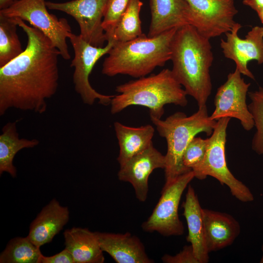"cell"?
<instances>
[{
    "mask_svg": "<svg viewBox=\"0 0 263 263\" xmlns=\"http://www.w3.org/2000/svg\"><path fill=\"white\" fill-rule=\"evenodd\" d=\"M65 248L73 256L74 263H103L105 258L95 232L74 227L63 233Z\"/></svg>",
    "mask_w": 263,
    "mask_h": 263,
    "instance_id": "ffe728a7",
    "label": "cell"
},
{
    "mask_svg": "<svg viewBox=\"0 0 263 263\" xmlns=\"http://www.w3.org/2000/svg\"><path fill=\"white\" fill-rule=\"evenodd\" d=\"M177 28L154 37L143 34L133 40L114 42L102 64V73L108 76H147L171 59V44Z\"/></svg>",
    "mask_w": 263,
    "mask_h": 263,
    "instance_id": "3957f363",
    "label": "cell"
},
{
    "mask_svg": "<svg viewBox=\"0 0 263 263\" xmlns=\"http://www.w3.org/2000/svg\"><path fill=\"white\" fill-rule=\"evenodd\" d=\"M40 247L28 238L15 237L11 239L0 254V263H41Z\"/></svg>",
    "mask_w": 263,
    "mask_h": 263,
    "instance_id": "cb8c5ba5",
    "label": "cell"
},
{
    "mask_svg": "<svg viewBox=\"0 0 263 263\" xmlns=\"http://www.w3.org/2000/svg\"><path fill=\"white\" fill-rule=\"evenodd\" d=\"M150 120L167 144L165 155V187L179 176L191 170L183 164V156L186 149L197 134L204 132L210 136L217 121L210 118L207 106L198 108L197 112L189 116L177 112L164 120L150 118Z\"/></svg>",
    "mask_w": 263,
    "mask_h": 263,
    "instance_id": "5b68a950",
    "label": "cell"
},
{
    "mask_svg": "<svg viewBox=\"0 0 263 263\" xmlns=\"http://www.w3.org/2000/svg\"><path fill=\"white\" fill-rule=\"evenodd\" d=\"M230 119L224 117L217 121L212 134L207 138L205 158L192 171L195 178L199 180H204L207 176L215 178L222 185H225L236 199L243 202H249L254 200L253 194L246 185L232 174L227 165L226 130Z\"/></svg>",
    "mask_w": 263,
    "mask_h": 263,
    "instance_id": "8992f818",
    "label": "cell"
},
{
    "mask_svg": "<svg viewBox=\"0 0 263 263\" xmlns=\"http://www.w3.org/2000/svg\"><path fill=\"white\" fill-rule=\"evenodd\" d=\"M161 260L164 263H199L191 244L184 246L180 252L174 256L165 254Z\"/></svg>",
    "mask_w": 263,
    "mask_h": 263,
    "instance_id": "f1b7e54d",
    "label": "cell"
},
{
    "mask_svg": "<svg viewBox=\"0 0 263 263\" xmlns=\"http://www.w3.org/2000/svg\"><path fill=\"white\" fill-rule=\"evenodd\" d=\"M241 75L236 68L228 75L226 81L217 89L214 100L215 109L209 116L216 121L224 117L235 118L244 130L249 131L254 127L246 103L250 83H246Z\"/></svg>",
    "mask_w": 263,
    "mask_h": 263,
    "instance_id": "30bf717a",
    "label": "cell"
},
{
    "mask_svg": "<svg viewBox=\"0 0 263 263\" xmlns=\"http://www.w3.org/2000/svg\"><path fill=\"white\" fill-rule=\"evenodd\" d=\"M45 0H15L8 8L0 10V14L19 18L29 22L49 38L58 49L60 56L69 60L71 55L66 40L72 33L65 18L58 19L48 11Z\"/></svg>",
    "mask_w": 263,
    "mask_h": 263,
    "instance_id": "52a82bcc",
    "label": "cell"
},
{
    "mask_svg": "<svg viewBox=\"0 0 263 263\" xmlns=\"http://www.w3.org/2000/svg\"><path fill=\"white\" fill-rule=\"evenodd\" d=\"M113 126L119 148L117 160L120 166L152 144L155 130L151 125L132 127L116 121Z\"/></svg>",
    "mask_w": 263,
    "mask_h": 263,
    "instance_id": "44dd1931",
    "label": "cell"
},
{
    "mask_svg": "<svg viewBox=\"0 0 263 263\" xmlns=\"http://www.w3.org/2000/svg\"><path fill=\"white\" fill-rule=\"evenodd\" d=\"M69 217L68 208L53 199L32 222L27 237L36 246L40 247L52 241L68 223Z\"/></svg>",
    "mask_w": 263,
    "mask_h": 263,
    "instance_id": "e0dca14e",
    "label": "cell"
},
{
    "mask_svg": "<svg viewBox=\"0 0 263 263\" xmlns=\"http://www.w3.org/2000/svg\"><path fill=\"white\" fill-rule=\"evenodd\" d=\"M16 19L0 14V68L24 51L17 33Z\"/></svg>",
    "mask_w": 263,
    "mask_h": 263,
    "instance_id": "d4e9b609",
    "label": "cell"
},
{
    "mask_svg": "<svg viewBox=\"0 0 263 263\" xmlns=\"http://www.w3.org/2000/svg\"><path fill=\"white\" fill-rule=\"evenodd\" d=\"M151 20L149 37L186 24L193 25L194 16L185 0H150Z\"/></svg>",
    "mask_w": 263,
    "mask_h": 263,
    "instance_id": "9a60e30c",
    "label": "cell"
},
{
    "mask_svg": "<svg viewBox=\"0 0 263 263\" xmlns=\"http://www.w3.org/2000/svg\"><path fill=\"white\" fill-rule=\"evenodd\" d=\"M185 199L182 206L188 229L186 239L191 245L199 263H207L209 261V252L205 241L202 208L194 188L190 185L188 187Z\"/></svg>",
    "mask_w": 263,
    "mask_h": 263,
    "instance_id": "d6986e66",
    "label": "cell"
},
{
    "mask_svg": "<svg viewBox=\"0 0 263 263\" xmlns=\"http://www.w3.org/2000/svg\"><path fill=\"white\" fill-rule=\"evenodd\" d=\"M251 102L248 105L256 128V132L252 138V150L263 156V88L248 92Z\"/></svg>",
    "mask_w": 263,
    "mask_h": 263,
    "instance_id": "484cf974",
    "label": "cell"
},
{
    "mask_svg": "<svg viewBox=\"0 0 263 263\" xmlns=\"http://www.w3.org/2000/svg\"><path fill=\"white\" fill-rule=\"evenodd\" d=\"M207 138L195 137L186 149L183 156L184 166L194 170L203 162L207 150Z\"/></svg>",
    "mask_w": 263,
    "mask_h": 263,
    "instance_id": "4316f807",
    "label": "cell"
},
{
    "mask_svg": "<svg viewBox=\"0 0 263 263\" xmlns=\"http://www.w3.org/2000/svg\"><path fill=\"white\" fill-rule=\"evenodd\" d=\"M108 0H72L56 2L46 1L50 10L61 11L78 23L80 37L91 45L102 47L107 41L102 21Z\"/></svg>",
    "mask_w": 263,
    "mask_h": 263,
    "instance_id": "8fae6325",
    "label": "cell"
},
{
    "mask_svg": "<svg viewBox=\"0 0 263 263\" xmlns=\"http://www.w3.org/2000/svg\"><path fill=\"white\" fill-rule=\"evenodd\" d=\"M15 0H0V10L9 7Z\"/></svg>",
    "mask_w": 263,
    "mask_h": 263,
    "instance_id": "1f68e13d",
    "label": "cell"
},
{
    "mask_svg": "<svg viewBox=\"0 0 263 263\" xmlns=\"http://www.w3.org/2000/svg\"><path fill=\"white\" fill-rule=\"evenodd\" d=\"M115 91L119 94L111 100L113 114L131 106H141L149 110L150 118L161 119L165 105L188 104L186 92L169 69L119 85Z\"/></svg>",
    "mask_w": 263,
    "mask_h": 263,
    "instance_id": "277c9868",
    "label": "cell"
},
{
    "mask_svg": "<svg viewBox=\"0 0 263 263\" xmlns=\"http://www.w3.org/2000/svg\"><path fill=\"white\" fill-rule=\"evenodd\" d=\"M194 178V173L190 170L163 187L161 197L151 214L142 224L144 231H156L164 236L184 234V226L178 214L179 205L183 193Z\"/></svg>",
    "mask_w": 263,
    "mask_h": 263,
    "instance_id": "9c48e42d",
    "label": "cell"
},
{
    "mask_svg": "<svg viewBox=\"0 0 263 263\" xmlns=\"http://www.w3.org/2000/svg\"><path fill=\"white\" fill-rule=\"evenodd\" d=\"M41 263H74L73 256L65 248L59 253L51 256H42Z\"/></svg>",
    "mask_w": 263,
    "mask_h": 263,
    "instance_id": "f546056e",
    "label": "cell"
},
{
    "mask_svg": "<svg viewBox=\"0 0 263 263\" xmlns=\"http://www.w3.org/2000/svg\"><path fill=\"white\" fill-rule=\"evenodd\" d=\"M165 165V155L152 144L120 166L117 175L119 180L129 182L132 186L136 198L144 202L147 199L150 175L155 169H164Z\"/></svg>",
    "mask_w": 263,
    "mask_h": 263,
    "instance_id": "5bb4252c",
    "label": "cell"
},
{
    "mask_svg": "<svg viewBox=\"0 0 263 263\" xmlns=\"http://www.w3.org/2000/svg\"><path fill=\"white\" fill-rule=\"evenodd\" d=\"M130 0H108L102 21L107 41L119 19L126 10Z\"/></svg>",
    "mask_w": 263,
    "mask_h": 263,
    "instance_id": "83f0119b",
    "label": "cell"
},
{
    "mask_svg": "<svg viewBox=\"0 0 263 263\" xmlns=\"http://www.w3.org/2000/svg\"><path fill=\"white\" fill-rule=\"evenodd\" d=\"M0 135V174L8 173L12 177L17 175L13 164L16 154L24 149L33 148L39 144L37 139L20 138L17 128V121L9 122L2 128Z\"/></svg>",
    "mask_w": 263,
    "mask_h": 263,
    "instance_id": "7402d4cb",
    "label": "cell"
},
{
    "mask_svg": "<svg viewBox=\"0 0 263 263\" xmlns=\"http://www.w3.org/2000/svg\"><path fill=\"white\" fill-rule=\"evenodd\" d=\"M243 3L256 12L263 9V0H243Z\"/></svg>",
    "mask_w": 263,
    "mask_h": 263,
    "instance_id": "4dcf8cb0",
    "label": "cell"
},
{
    "mask_svg": "<svg viewBox=\"0 0 263 263\" xmlns=\"http://www.w3.org/2000/svg\"><path fill=\"white\" fill-rule=\"evenodd\" d=\"M213 59L209 39L190 24L177 29L171 44V70L198 108L207 106L211 93L210 68Z\"/></svg>",
    "mask_w": 263,
    "mask_h": 263,
    "instance_id": "7a4b0ae2",
    "label": "cell"
},
{
    "mask_svg": "<svg viewBox=\"0 0 263 263\" xmlns=\"http://www.w3.org/2000/svg\"><path fill=\"white\" fill-rule=\"evenodd\" d=\"M206 246L209 252L231 245L240 232L238 222L224 212L202 208Z\"/></svg>",
    "mask_w": 263,
    "mask_h": 263,
    "instance_id": "ac0fdd59",
    "label": "cell"
},
{
    "mask_svg": "<svg viewBox=\"0 0 263 263\" xmlns=\"http://www.w3.org/2000/svg\"><path fill=\"white\" fill-rule=\"evenodd\" d=\"M194 16L193 26L210 39L230 31L238 13L234 0H185Z\"/></svg>",
    "mask_w": 263,
    "mask_h": 263,
    "instance_id": "7c38bea8",
    "label": "cell"
},
{
    "mask_svg": "<svg viewBox=\"0 0 263 263\" xmlns=\"http://www.w3.org/2000/svg\"><path fill=\"white\" fill-rule=\"evenodd\" d=\"M68 38L74 51L71 67L74 68L73 80L76 93L86 105H92L96 100L100 104L110 105L113 95L103 94L95 91L90 84L89 76L95 63L108 54L115 41L109 39L106 46L98 47L86 42L80 35L72 33Z\"/></svg>",
    "mask_w": 263,
    "mask_h": 263,
    "instance_id": "ba28073f",
    "label": "cell"
},
{
    "mask_svg": "<svg viewBox=\"0 0 263 263\" xmlns=\"http://www.w3.org/2000/svg\"><path fill=\"white\" fill-rule=\"evenodd\" d=\"M14 18L26 33L27 44L19 56L0 68V115L11 108L42 114L47 100L57 90L60 53L38 29Z\"/></svg>",
    "mask_w": 263,
    "mask_h": 263,
    "instance_id": "6da1fadb",
    "label": "cell"
},
{
    "mask_svg": "<svg viewBox=\"0 0 263 263\" xmlns=\"http://www.w3.org/2000/svg\"><path fill=\"white\" fill-rule=\"evenodd\" d=\"M143 3L140 0H130L111 36L108 38L124 42L142 36L140 12Z\"/></svg>",
    "mask_w": 263,
    "mask_h": 263,
    "instance_id": "603a6c76",
    "label": "cell"
},
{
    "mask_svg": "<svg viewBox=\"0 0 263 263\" xmlns=\"http://www.w3.org/2000/svg\"><path fill=\"white\" fill-rule=\"evenodd\" d=\"M256 12L261 22L263 24V9L258 11Z\"/></svg>",
    "mask_w": 263,
    "mask_h": 263,
    "instance_id": "d6a6232c",
    "label": "cell"
},
{
    "mask_svg": "<svg viewBox=\"0 0 263 263\" xmlns=\"http://www.w3.org/2000/svg\"><path fill=\"white\" fill-rule=\"evenodd\" d=\"M103 252L117 263H152L140 239L129 232L113 233L95 232Z\"/></svg>",
    "mask_w": 263,
    "mask_h": 263,
    "instance_id": "2e32d148",
    "label": "cell"
},
{
    "mask_svg": "<svg viewBox=\"0 0 263 263\" xmlns=\"http://www.w3.org/2000/svg\"><path fill=\"white\" fill-rule=\"evenodd\" d=\"M241 27L240 23L236 22L231 30L225 34L226 39H221L220 46L225 57L235 62L236 68L241 74L254 80L247 64L251 60L256 61L258 64L263 63V27H253L244 39L238 36Z\"/></svg>",
    "mask_w": 263,
    "mask_h": 263,
    "instance_id": "4fadbf2b",
    "label": "cell"
}]
</instances>
